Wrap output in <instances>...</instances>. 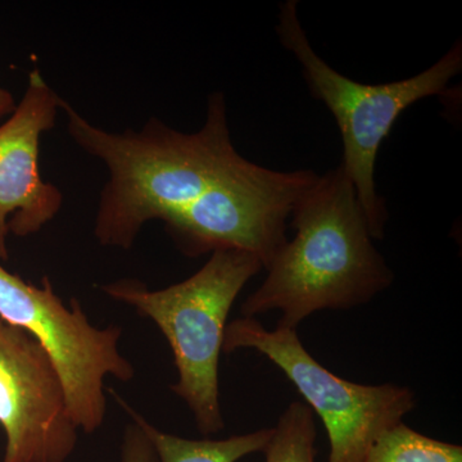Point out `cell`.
I'll return each instance as SVG.
<instances>
[{"label":"cell","instance_id":"cell-6","mask_svg":"<svg viewBox=\"0 0 462 462\" xmlns=\"http://www.w3.org/2000/svg\"><path fill=\"white\" fill-rule=\"evenodd\" d=\"M254 349L275 364L321 419L329 438V462H363L385 430L416 407L411 389L396 384L365 385L339 378L318 363L296 329H266L256 318L226 325L223 352Z\"/></svg>","mask_w":462,"mask_h":462},{"label":"cell","instance_id":"cell-2","mask_svg":"<svg viewBox=\"0 0 462 462\" xmlns=\"http://www.w3.org/2000/svg\"><path fill=\"white\" fill-rule=\"evenodd\" d=\"M289 220L296 236L243 302V318L279 311L276 327L297 330L316 312L366 305L391 287L394 273L374 245L354 184L340 167L319 176Z\"/></svg>","mask_w":462,"mask_h":462},{"label":"cell","instance_id":"cell-1","mask_svg":"<svg viewBox=\"0 0 462 462\" xmlns=\"http://www.w3.org/2000/svg\"><path fill=\"white\" fill-rule=\"evenodd\" d=\"M69 136L109 172L100 194L94 236L106 247L129 249L149 221H165L252 165L231 142L223 94L209 97L197 133L151 118L139 132L109 133L60 100Z\"/></svg>","mask_w":462,"mask_h":462},{"label":"cell","instance_id":"cell-5","mask_svg":"<svg viewBox=\"0 0 462 462\" xmlns=\"http://www.w3.org/2000/svg\"><path fill=\"white\" fill-rule=\"evenodd\" d=\"M0 319L26 331L50 355L78 430H98L107 413L105 379L129 382L135 375L133 364L120 351L121 328L94 327L76 298L69 307L62 302L48 276L36 287L2 263Z\"/></svg>","mask_w":462,"mask_h":462},{"label":"cell","instance_id":"cell-3","mask_svg":"<svg viewBox=\"0 0 462 462\" xmlns=\"http://www.w3.org/2000/svg\"><path fill=\"white\" fill-rule=\"evenodd\" d=\"M263 269L256 254L240 249L211 254L187 281L151 291L134 279L102 285L118 302L151 319L171 346L178 382L171 391L189 407L205 436L224 430L218 365L227 318L245 285Z\"/></svg>","mask_w":462,"mask_h":462},{"label":"cell","instance_id":"cell-7","mask_svg":"<svg viewBox=\"0 0 462 462\" xmlns=\"http://www.w3.org/2000/svg\"><path fill=\"white\" fill-rule=\"evenodd\" d=\"M0 428L3 462H66L76 427L56 366L41 343L0 319Z\"/></svg>","mask_w":462,"mask_h":462},{"label":"cell","instance_id":"cell-10","mask_svg":"<svg viewBox=\"0 0 462 462\" xmlns=\"http://www.w3.org/2000/svg\"><path fill=\"white\" fill-rule=\"evenodd\" d=\"M363 462H462V447L422 436L402 421L373 443Z\"/></svg>","mask_w":462,"mask_h":462},{"label":"cell","instance_id":"cell-12","mask_svg":"<svg viewBox=\"0 0 462 462\" xmlns=\"http://www.w3.org/2000/svg\"><path fill=\"white\" fill-rule=\"evenodd\" d=\"M121 462H160L151 439L136 422L133 421L125 430Z\"/></svg>","mask_w":462,"mask_h":462},{"label":"cell","instance_id":"cell-13","mask_svg":"<svg viewBox=\"0 0 462 462\" xmlns=\"http://www.w3.org/2000/svg\"><path fill=\"white\" fill-rule=\"evenodd\" d=\"M16 106V100L12 96L11 91L0 87V118L11 115Z\"/></svg>","mask_w":462,"mask_h":462},{"label":"cell","instance_id":"cell-4","mask_svg":"<svg viewBox=\"0 0 462 462\" xmlns=\"http://www.w3.org/2000/svg\"><path fill=\"white\" fill-rule=\"evenodd\" d=\"M276 32L302 67L312 96L324 102L336 118L343 142L339 167L354 184L373 239L384 238L388 211L375 184L380 145L404 109L418 100L447 93L449 81L461 71V42L421 74L396 83L367 85L340 75L316 54L298 20L294 0L282 5Z\"/></svg>","mask_w":462,"mask_h":462},{"label":"cell","instance_id":"cell-8","mask_svg":"<svg viewBox=\"0 0 462 462\" xmlns=\"http://www.w3.org/2000/svg\"><path fill=\"white\" fill-rule=\"evenodd\" d=\"M60 100L33 69L23 99L0 125V261L8 260L9 234L33 236L62 208V193L39 170L41 139L56 125Z\"/></svg>","mask_w":462,"mask_h":462},{"label":"cell","instance_id":"cell-11","mask_svg":"<svg viewBox=\"0 0 462 462\" xmlns=\"http://www.w3.org/2000/svg\"><path fill=\"white\" fill-rule=\"evenodd\" d=\"M314 412L306 403L289 404L264 447V462H315Z\"/></svg>","mask_w":462,"mask_h":462},{"label":"cell","instance_id":"cell-9","mask_svg":"<svg viewBox=\"0 0 462 462\" xmlns=\"http://www.w3.org/2000/svg\"><path fill=\"white\" fill-rule=\"evenodd\" d=\"M115 397L147 434L160 462H238L245 456L263 452L273 436V428H264L226 439H187L157 430L124 400L116 394Z\"/></svg>","mask_w":462,"mask_h":462}]
</instances>
